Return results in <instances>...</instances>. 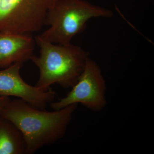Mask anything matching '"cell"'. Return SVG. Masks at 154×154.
I'll return each instance as SVG.
<instances>
[{
    "label": "cell",
    "instance_id": "1",
    "mask_svg": "<svg viewBox=\"0 0 154 154\" xmlns=\"http://www.w3.org/2000/svg\"><path fill=\"white\" fill-rule=\"evenodd\" d=\"M78 106L73 104L49 111L17 99L10 100L0 115L20 130L26 143V154H32L63 137Z\"/></svg>",
    "mask_w": 154,
    "mask_h": 154
},
{
    "label": "cell",
    "instance_id": "2",
    "mask_svg": "<svg viewBox=\"0 0 154 154\" xmlns=\"http://www.w3.org/2000/svg\"><path fill=\"white\" fill-rule=\"evenodd\" d=\"M35 40L40 48L39 55H33L30 60L39 71L35 86L43 91L54 84L72 88L84 71L90 53L79 45L51 43L38 35Z\"/></svg>",
    "mask_w": 154,
    "mask_h": 154
},
{
    "label": "cell",
    "instance_id": "3",
    "mask_svg": "<svg viewBox=\"0 0 154 154\" xmlns=\"http://www.w3.org/2000/svg\"><path fill=\"white\" fill-rule=\"evenodd\" d=\"M113 15L110 9L85 0H59L48 13L45 25L49 28L38 36L51 43L69 44L75 36L85 30L90 19Z\"/></svg>",
    "mask_w": 154,
    "mask_h": 154
},
{
    "label": "cell",
    "instance_id": "4",
    "mask_svg": "<svg viewBox=\"0 0 154 154\" xmlns=\"http://www.w3.org/2000/svg\"><path fill=\"white\" fill-rule=\"evenodd\" d=\"M58 1L0 0V32H38L45 25L48 13Z\"/></svg>",
    "mask_w": 154,
    "mask_h": 154
},
{
    "label": "cell",
    "instance_id": "5",
    "mask_svg": "<svg viewBox=\"0 0 154 154\" xmlns=\"http://www.w3.org/2000/svg\"><path fill=\"white\" fill-rule=\"evenodd\" d=\"M106 89L101 68L90 57L71 91L65 97L49 105L53 110H58L73 104H81L91 111L99 112L107 105Z\"/></svg>",
    "mask_w": 154,
    "mask_h": 154
},
{
    "label": "cell",
    "instance_id": "6",
    "mask_svg": "<svg viewBox=\"0 0 154 154\" xmlns=\"http://www.w3.org/2000/svg\"><path fill=\"white\" fill-rule=\"evenodd\" d=\"M23 63H17L0 69V96H14L32 106L45 110L54 102L56 94L51 88L46 91L30 85L22 79L20 69Z\"/></svg>",
    "mask_w": 154,
    "mask_h": 154
},
{
    "label": "cell",
    "instance_id": "7",
    "mask_svg": "<svg viewBox=\"0 0 154 154\" xmlns=\"http://www.w3.org/2000/svg\"><path fill=\"white\" fill-rule=\"evenodd\" d=\"M35 42L30 34L0 32V69L31 60Z\"/></svg>",
    "mask_w": 154,
    "mask_h": 154
},
{
    "label": "cell",
    "instance_id": "8",
    "mask_svg": "<svg viewBox=\"0 0 154 154\" xmlns=\"http://www.w3.org/2000/svg\"><path fill=\"white\" fill-rule=\"evenodd\" d=\"M0 154H26L22 133L13 122L1 115Z\"/></svg>",
    "mask_w": 154,
    "mask_h": 154
},
{
    "label": "cell",
    "instance_id": "9",
    "mask_svg": "<svg viewBox=\"0 0 154 154\" xmlns=\"http://www.w3.org/2000/svg\"><path fill=\"white\" fill-rule=\"evenodd\" d=\"M10 100L8 97L0 96V112Z\"/></svg>",
    "mask_w": 154,
    "mask_h": 154
}]
</instances>
